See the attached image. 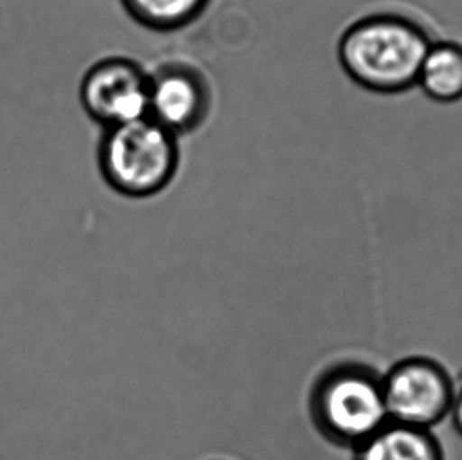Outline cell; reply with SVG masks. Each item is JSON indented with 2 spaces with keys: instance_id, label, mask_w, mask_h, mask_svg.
Here are the masks:
<instances>
[{
  "instance_id": "cell-5",
  "label": "cell",
  "mask_w": 462,
  "mask_h": 460,
  "mask_svg": "<svg viewBox=\"0 0 462 460\" xmlns=\"http://www.w3.org/2000/svg\"><path fill=\"white\" fill-rule=\"evenodd\" d=\"M151 73L130 57L103 56L79 82V101L100 128H113L149 117Z\"/></svg>"
},
{
  "instance_id": "cell-8",
  "label": "cell",
  "mask_w": 462,
  "mask_h": 460,
  "mask_svg": "<svg viewBox=\"0 0 462 460\" xmlns=\"http://www.w3.org/2000/svg\"><path fill=\"white\" fill-rule=\"evenodd\" d=\"M417 87L440 105L462 101V43L457 40H434L420 69Z\"/></svg>"
},
{
  "instance_id": "cell-9",
  "label": "cell",
  "mask_w": 462,
  "mask_h": 460,
  "mask_svg": "<svg viewBox=\"0 0 462 460\" xmlns=\"http://www.w3.org/2000/svg\"><path fill=\"white\" fill-rule=\"evenodd\" d=\"M126 14L153 32H175L193 24L212 0H119Z\"/></svg>"
},
{
  "instance_id": "cell-7",
  "label": "cell",
  "mask_w": 462,
  "mask_h": 460,
  "mask_svg": "<svg viewBox=\"0 0 462 460\" xmlns=\"http://www.w3.org/2000/svg\"><path fill=\"white\" fill-rule=\"evenodd\" d=\"M354 460H447L434 430L388 421L356 449Z\"/></svg>"
},
{
  "instance_id": "cell-4",
  "label": "cell",
  "mask_w": 462,
  "mask_h": 460,
  "mask_svg": "<svg viewBox=\"0 0 462 460\" xmlns=\"http://www.w3.org/2000/svg\"><path fill=\"white\" fill-rule=\"evenodd\" d=\"M388 418L394 423L434 430L450 418L457 382L440 361L413 354L382 373Z\"/></svg>"
},
{
  "instance_id": "cell-1",
  "label": "cell",
  "mask_w": 462,
  "mask_h": 460,
  "mask_svg": "<svg viewBox=\"0 0 462 460\" xmlns=\"http://www.w3.org/2000/svg\"><path fill=\"white\" fill-rule=\"evenodd\" d=\"M432 40L423 25L396 13H375L350 24L337 41V60L356 86L379 95L417 87Z\"/></svg>"
},
{
  "instance_id": "cell-3",
  "label": "cell",
  "mask_w": 462,
  "mask_h": 460,
  "mask_svg": "<svg viewBox=\"0 0 462 460\" xmlns=\"http://www.w3.org/2000/svg\"><path fill=\"white\" fill-rule=\"evenodd\" d=\"M179 166V137L151 117L101 130L97 168L101 181L119 196L153 198L172 183Z\"/></svg>"
},
{
  "instance_id": "cell-6",
  "label": "cell",
  "mask_w": 462,
  "mask_h": 460,
  "mask_svg": "<svg viewBox=\"0 0 462 460\" xmlns=\"http://www.w3.org/2000/svg\"><path fill=\"white\" fill-rule=\"evenodd\" d=\"M210 109L212 90L199 69L171 62L151 73L149 117L175 136L199 130Z\"/></svg>"
},
{
  "instance_id": "cell-2",
  "label": "cell",
  "mask_w": 462,
  "mask_h": 460,
  "mask_svg": "<svg viewBox=\"0 0 462 460\" xmlns=\"http://www.w3.org/2000/svg\"><path fill=\"white\" fill-rule=\"evenodd\" d=\"M311 423L327 442L356 451L390 421L382 373L360 361H339L314 380Z\"/></svg>"
},
{
  "instance_id": "cell-10",
  "label": "cell",
  "mask_w": 462,
  "mask_h": 460,
  "mask_svg": "<svg viewBox=\"0 0 462 460\" xmlns=\"http://www.w3.org/2000/svg\"><path fill=\"white\" fill-rule=\"evenodd\" d=\"M448 419L453 424L455 432L462 438V385H457V394H455V400H453V405H451L450 418Z\"/></svg>"
}]
</instances>
